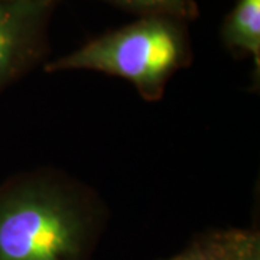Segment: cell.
<instances>
[{
	"mask_svg": "<svg viewBox=\"0 0 260 260\" xmlns=\"http://www.w3.org/2000/svg\"><path fill=\"white\" fill-rule=\"evenodd\" d=\"M37 2H58V0H37Z\"/></svg>",
	"mask_w": 260,
	"mask_h": 260,
	"instance_id": "obj_7",
	"label": "cell"
},
{
	"mask_svg": "<svg viewBox=\"0 0 260 260\" xmlns=\"http://www.w3.org/2000/svg\"><path fill=\"white\" fill-rule=\"evenodd\" d=\"M117 8L145 16H165L178 20H192L198 16L195 0H104Z\"/></svg>",
	"mask_w": 260,
	"mask_h": 260,
	"instance_id": "obj_6",
	"label": "cell"
},
{
	"mask_svg": "<svg viewBox=\"0 0 260 260\" xmlns=\"http://www.w3.org/2000/svg\"><path fill=\"white\" fill-rule=\"evenodd\" d=\"M56 2L0 0V91L41 61Z\"/></svg>",
	"mask_w": 260,
	"mask_h": 260,
	"instance_id": "obj_3",
	"label": "cell"
},
{
	"mask_svg": "<svg viewBox=\"0 0 260 260\" xmlns=\"http://www.w3.org/2000/svg\"><path fill=\"white\" fill-rule=\"evenodd\" d=\"M221 41L236 56L251 55L259 73L260 0H237L224 19Z\"/></svg>",
	"mask_w": 260,
	"mask_h": 260,
	"instance_id": "obj_5",
	"label": "cell"
},
{
	"mask_svg": "<svg viewBox=\"0 0 260 260\" xmlns=\"http://www.w3.org/2000/svg\"><path fill=\"white\" fill-rule=\"evenodd\" d=\"M99 225L93 200L58 178L0 186V260H88Z\"/></svg>",
	"mask_w": 260,
	"mask_h": 260,
	"instance_id": "obj_1",
	"label": "cell"
},
{
	"mask_svg": "<svg viewBox=\"0 0 260 260\" xmlns=\"http://www.w3.org/2000/svg\"><path fill=\"white\" fill-rule=\"evenodd\" d=\"M192 61L186 22L165 16L139 20L94 38L45 67L49 73L93 70L129 80L149 102L164 95L168 80Z\"/></svg>",
	"mask_w": 260,
	"mask_h": 260,
	"instance_id": "obj_2",
	"label": "cell"
},
{
	"mask_svg": "<svg viewBox=\"0 0 260 260\" xmlns=\"http://www.w3.org/2000/svg\"><path fill=\"white\" fill-rule=\"evenodd\" d=\"M167 260H260L259 234L234 229L204 233Z\"/></svg>",
	"mask_w": 260,
	"mask_h": 260,
	"instance_id": "obj_4",
	"label": "cell"
}]
</instances>
